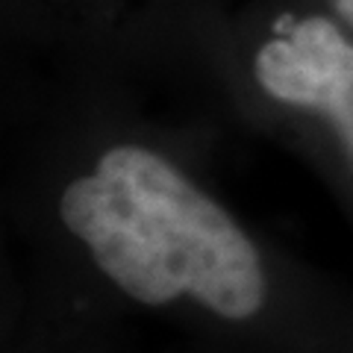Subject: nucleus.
I'll list each match as a JSON object with an SVG mask.
<instances>
[{
	"instance_id": "1",
	"label": "nucleus",
	"mask_w": 353,
	"mask_h": 353,
	"mask_svg": "<svg viewBox=\"0 0 353 353\" xmlns=\"http://www.w3.org/2000/svg\"><path fill=\"white\" fill-rule=\"evenodd\" d=\"M62 68L9 168L18 212L130 303H185L224 327L268 318L277 265L215 185L203 136L139 109L124 71Z\"/></svg>"
},
{
	"instance_id": "2",
	"label": "nucleus",
	"mask_w": 353,
	"mask_h": 353,
	"mask_svg": "<svg viewBox=\"0 0 353 353\" xmlns=\"http://www.w3.org/2000/svg\"><path fill=\"white\" fill-rule=\"evenodd\" d=\"M132 68L183 74L309 165L353 215V30L315 0H171Z\"/></svg>"
},
{
	"instance_id": "3",
	"label": "nucleus",
	"mask_w": 353,
	"mask_h": 353,
	"mask_svg": "<svg viewBox=\"0 0 353 353\" xmlns=\"http://www.w3.org/2000/svg\"><path fill=\"white\" fill-rule=\"evenodd\" d=\"M171 0H0L3 41L62 65L127 71L141 36Z\"/></svg>"
},
{
	"instance_id": "4",
	"label": "nucleus",
	"mask_w": 353,
	"mask_h": 353,
	"mask_svg": "<svg viewBox=\"0 0 353 353\" xmlns=\"http://www.w3.org/2000/svg\"><path fill=\"white\" fill-rule=\"evenodd\" d=\"M318 6H324L330 15H336L341 24L353 30V0H315Z\"/></svg>"
}]
</instances>
